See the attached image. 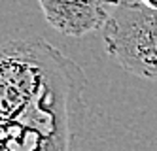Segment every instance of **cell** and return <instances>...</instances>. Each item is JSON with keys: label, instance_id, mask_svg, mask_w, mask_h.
Listing matches in <instances>:
<instances>
[{"label": "cell", "instance_id": "6da1fadb", "mask_svg": "<svg viewBox=\"0 0 157 151\" xmlns=\"http://www.w3.org/2000/svg\"><path fill=\"white\" fill-rule=\"evenodd\" d=\"M106 53L125 72L157 81V9L138 0H117L102 27Z\"/></svg>", "mask_w": 157, "mask_h": 151}, {"label": "cell", "instance_id": "7a4b0ae2", "mask_svg": "<svg viewBox=\"0 0 157 151\" xmlns=\"http://www.w3.org/2000/svg\"><path fill=\"white\" fill-rule=\"evenodd\" d=\"M114 2L117 0H38L46 21L59 34L72 38L102 30Z\"/></svg>", "mask_w": 157, "mask_h": 151}, {"label": "cell", "instance_id": "3957f363", "mask_svg": "<svg viewBox=\"0 0 157 151\" xmlns=\"http://www.w3.org/2000/svg\"><path fill=\"white\" fill-rule=\"evenodd\" d=\"M140 4H144L146 8H150V9H157V0H138Z\"/></svg>", "mask_w": 157, "mask_h": 151}]
</instances>
